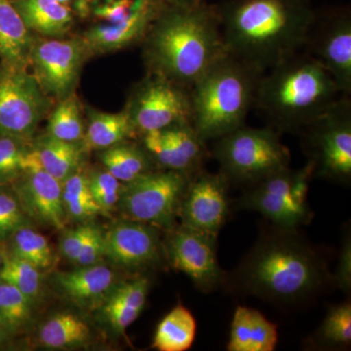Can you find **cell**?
Here are the masks:
<instances>
[{"label":"cell","instance_id":"obj_43","mask_svg":"<svg viewBox=\"0 0 351 351\" xmlns=\"http://www.w3.org/2000/svg\"><path fill=\"white\" fill-rule=\"evenodd\" d=\"M108 1H112V0H75V10L80 15L85 16L91 10L92 7L96 5V3Z\"/></svg>","mask_w":351,"mask_h":351},{"label":"cell","instance_id":"obj_35","mask_svg":"<svg viewBox=\"0 0 351 351\" xmlns=\"http://www.w3.org/2000/svg\"><path fill=\"white\" fill-rule=\"evenodd\" d=\"M316 339L320 345L329 348H341L350 345L351 304L343 302L331 307L324 321L316 332Z\"/></svg>","mask_w":351,"mask_h":351},{"label":"cell","instance_id":"obj_7","mask_svg":"<svg viewBox=\"0 0 351 351\" xmlns=\"http://www.w3.org/2000/svg\"><path fill=\"white\" fill-rule=\"evenodd\" d=\"M314 176L348 184L351 179V101L341 96L300 132Z\"/></svg>","mask_w":351,"mask_h":351},{"label":"cell","instance_id":"obj_20","mask_svg":"<svg viewBox=\"0 0 351 351\" xmlns=\"http://www.w3.org/2000/svg\"><path fill=\"white\" fill-rule=\"evenodd\" d=\"M55 280L69 300L83 306L103 302L115 285L112 270L100 263L59 272Z\"/></svg>","mask_w":351,"mask_h":351},{"label":"cell","instance_id":"obj_37","mask_svg":"<svg viewBox=\"0 0 351 351\" xmlns=\"http://www.w3.org/2000/svg\"><path fill=\"white\" fill-rule=\"evenodd\" d=\"M29 223L12 186H0V243L5 244L14 233Z\"/></svg>","mask_w":351,"mask_h":351},{"label":"cell","instance_id":"obj_23","mask_svg":"<svg viewBox=\"0 0 351 351\" xmlns=\"http://www.w3.org/2000/svg\"><path fill=\"white\" fill-rule=\"evenodd\" d=\"M149 291V280L145 276L113 286L101 302V311L108 324L117 334H123L144 311Z\"/></svg>","mask_w":351,"mask_h":351},{"label":"cell","instance_id":"obj_25","mask_svg":"<svg viewBox=\"0 0 351 351\" xmlns=\"http://www.w3.org/2000/svg\"><path fill=\"white\" fill-rule=\"evenodd\" d=\"M32 149L39 166L61 182L80 169L85 152L82 143L64 142L48 135L38 138Z\"/></svg>","mask_w":351,"mask_h":351},{"label":"cell","instance_id":"obj_24","mask_svg":"<svg viewBox=\"0 0 351 351\" xmlns=\"http://www.w3.org/2000/svg\"><path fill=\"white\" fill-rule=\"evenodd\" d=\"M25 27L45 38H62L73 24L71 7L58 0L12 1Z\"/></svg>","mask_w":351,"mask_h":351},{"label":"cell","instance_id":"obj_6","mask_svg":"<svg viewBox=\"0 0 351 351\" xmlns=\"http://www.w3.org/2000/svg\"><path fill=\"white\" fill-rule=\"evenodd\" d=\"M213 156L230 182L248 186L290 167V152L271 127L242 125L216 138Z\"/></svg>","mask_w":351,"mask_h":351},{"label":"cell","instance_id":"obj_44","mask_svg":"<svg viewBox=\"0 0 351 351\" xmlns=\"http://www.w3.org/2000/svg\"><path fill=\"white\" fill-rule=\"evenodd\" d=\"M166 6H189L199 3L203 0H158Z\"/></svg>","mask_w":351,"mask_h":351},{"label":"cell","instance_id":"obj_17","mask_svg":"<svg viewBox=\"0 0 351 351\" xmlns=\"http://www.w3.org/2000/svg\"><path fill=\"white\" fill-rule=\"evenodd\" d=\"M143 147L162 170L193 177L202 170L207 156L206 142L189 122L143 135Z\"/></svg>","mask_w":351,"mask_h":351},{"label":"cell","instance_id":"obj_34","mask_svg":"<svg viewBox=\"0 0 351 351\" xmlns=\"http://www.w3.org/2000/svg\"><path fill=\"white\" fill-rule=\"evenodd\" d=\"M0 279L15 286L32 302L38 299L43 288L40 269L5 251Z\"/></svg>","mask_w":351,"mask_h":351},{"label":"cell","instance_id":"obj_27","mask_svg":"<svg viewBox=\"0 0 351 351\" xmlns=\"http://www.w3.org/2000/svg\"><path fill=\"white\" fill-rule=\"evenodd\" d=\"M100 159L105 169L123 184H129L156 171L144 147L121 143L103 149Z\"/></svg>","mask_w":351,"mask_h":351},{"label":"cell","instance_id":"obj_31","mask_svg":"<svg viewBox=\"0 0 351 351\" xmlns=\"http://www.w3.org/2000/svg\"><path fill=\"white\" fill-rule=\"evenodd\" d=\"M4 246L7 253L32 263L38 269H49L54 263V253L49 241L31 225L17 230Z\"/></svg>","mask_w":351,"mask_h":351},{"label":"cell","instance_id":"obj_1","mask_svg":"<svg viewBox=\"0 0 351 351\" xmlns=\"http://www.w3.org/2000/svg\"><path fill=\"white\" fill-rule=\"evenodd\" d=\"M218 11L228 53L263 73L304 49L317 15L309 0H230Z\"/></svg>","mask_w":351,"mask_h":351},{"label":"cell","instance_id":"obj_33","mask_svg":"<svg viewBox=\"0 0 351 351\" xmlns=\"http://www.w3.org/2000/svg\"><path fill=\"white\" fill-rule=\"evenodd\" d=\"M34 304L20 290L0 279V320L12 335L24 331L32 321Z\"/></svg>","mask_w":351,"mask_h":351},{"label":"cell","instance_id":"obj_28","mask_svg":"<svg viewBox=\"0 0 351 351\" xmlns=\"http://www.w3.org/2000/svg\"><path fill=\"white\" fill-rule=\"evenodd\" d=\"M195 335L193 313L178 304L157 325L152 348L159 351H186L193 346Z\"/></svg>","mask_w":351,"mask_h":351},{"label":"cell","instance_id":"obj_30","mask_svg":"<svg viewBox=\"0 0 351 351\" xmlns=\"http://www.w3.org/2000/svg\"><path fill=\"white\" fill-rule=\"evenodd\" d=\"M64 214L69 221H83L105 214L94 199L88 176L77 170L62 182Z\"/></svg>","mask_w":351,"mask_h":351},{"label":"cell","instance_id":"obj_18","mask_svg":"<svg viewBox=\"0 0 351 351\" xmlns=\"http://www.w3.org/2000/svg\"><path fill=\"white\" fill-rule=\"evenodd\" d=\"M105 257L129 270L144 269L159 262L161 243L156 226L124 219L104 233Z\"/></svg>","mask_w":351,"mask_h":351},{"label":"cell","instance_id":"obj_29","mask_svg":"<svg viewBox=\"0 0 351 351\" xmlns=\"http://www.w3.org/2000/svg\"><path fill=\"white\" fill-rule=\"evenodd\" d=\"M91 331L87 323L75 314H55L40 327L39 343L53 350L80 348L87 345Z\"/></svg>","mask_w":351,"mask_h":351},{"label":"cell","instance_id":"obj_47","mask_svg":"<svg viewBox=\"0 0 351 351\" xmlns=\"http://www.w3.org/2000/svg\"><path fill=\"white\" fill-rule=\"evenodd\" d=\"M58 1L61 2L62 4H64V5L69 6L71 1L73 0H58Z\"/></svg>","mask_w":351,"mask_h":351},{"label":"cell","instance_id":"obj_40","mask_svg":"<svg viewBox=\"0 0 351 351\" xmlns=\"http://www.w3.org/2000/svg\"><path fill=\"white\" fill-rule=\"evenodd\" d=\"M135 0H112L92 7L95 17L104 24H115L130 12Z\"/></svg>","mask_w":351,"mask_h":351},{"label":"cell","instance_id":"obj_22","mask_svg":"<svg viewBox=\"0 0 351 351\" xmlns=\"http://www.w3.org/2000/svg\"><path fill=\"white\" fill-rule=\"evenodd\" d=\"M278 343V328L263 314L237 306L233 314L228 350L274 351Z\"/></svg>","mask_w":351,"mask_h":351},{"label":"cell","instance_id":"obj_8","mask_svg":"<svg viewBox=\"0 0 351 351\" xmlns=\"http://www.w3.org/2000/svg\"><path fill=\"white\" fill-rule=\"evenodd\" d=\"M313 177L308 161L300 169L286 168L250 184L237 207L258 212L277 228L298 230L313 217L307 197Z\"/></svg>","mask_w":351,"mask_h":351},{"label":"cell","instance_id":"obj_46","mask_svg":"<svg viewBox=\"0 0 351 351\" xmlns=\"http://www.w3.org/2000/svg\"><path fill=\"white\" fill-rule=\"evenodd\" d=\"M4 257H5V246L4 244L0 243V269L3 265Z\"/></svg>","mask_w":351,"mask_h":351},{"label":"cell","instance_id":"obj_42","mask_svg":"<svg viewBox=\"0 0 351 351\" xmlns=\"http://www.w3.org/2000/svg\"><path fill=\"white\" fill-rule=\"evenodd\" d=\"M334 283L341 290L348 293L351 288V239L350 235L343 240V248L339 255L338 269L332 277Z\"/></svg>","mask_w":351,"mask_h":351},{"label":"cell","instance_id":"obj_14","mask_svg":"<svg viewBox=\"0 0 351 351\" xmlns=\"http://www.w3.org/2000/svg\"><path fill=\"white\" fill-rule=\"evenodd\" d=\"M304 50L323 66L343 96L351 94V16L336 10L316 15Z\"/></svg>","mask_w":351,"mask_h":351},{"label":"cell","instance_id":"obj_45","mask_svg":"<svg viewBox=\"0 0 351 351\" xmlns=\"http://www.w3.org/2000/svg\"><path fill=\"white\" fill-rule=\"evenodd\" d=\"M11 336H13L12 332H11L8 327L0 320V348L8 341Z\"/></svg>","mask_w":351,"mask_h":351},{"label":"cell","instance_id":"obj_16","mask_svg":"<svg viewBox=\"0 0 351 351\" xmlns=\"http://www.w3.org/2000/svg\"><path fill=\"white\" fill-rule=\"evenodd\" d=\"M10 186L32 221L55 230H64L66 218L62 198V182L39 166L32 149L24 172Z\"/></svg>","mask_w":351,"mask_h":351},{"label":"cell","instance_id":"obj_38","mask_svg":"<svg viewBox=\"0 0 351 351\" xmlns=\"http://www.w3.org/2000/svg\"><path fill=\"white\" fill-rule=\"evenodd\" d=\"M88 181L94 199L105 214L117 207L125 184L119 181L106 169L91 173L88 176Z\"/></svg>","mask_w":351,"mask_h":351},{"label":"cell","instance_id":"obj_36","mask_svg":"<svg viewBox=\"0 0 351 351\" xmlns=\"http://www.w3.org/2000/svg\"><path fill=\"white\" fill-rule=\"evenodd\" d=\"M31 149L27 141L0 135V186H10L24 172Z\"/></svg>","mask_w":351,"mask_h":351},{"label":"cell","instance_id":"obj_12","mask_svg":"<svg viewBox=\"0 0 351 351\" xmlns=\"http://www.w3.org/2000/svg\"><path fill=\"white\" fill-rule=\"evenodd\" d=\"M90 53L82 38H45L34 41L29 56L32 75L52 100L75 94L85 60Z\"/></svg>","mask_w":351,"mask_h":351},{"label":"cell","instance_id":"obj_21","mask_svg":"<svg viewBox=\"0 0 351 351\" xmlns=\"http://www.w3.org/2000/svg\"><path fill=\"white\" fill-rule=\"evenodd\" d=\"M11 0H0V61L1 68L23 71L29 66L34 39Z\"/></svg>","mask_w":351,"mask_h":351},{"label":"cell","instance_id":"obj_2","mask_svg":"<svg viewBox=\"0 0 351 351\" xmlns=\"http://www.w3.org/2000/svg\"><path fill=\"white\" fill-rule=\"evenodd\" d=\"M298 230L263 232L223 285L276 304H292L319 292L332 277L326 263Z\"/></svg>","mask_w":351,"mask_h":351},{"label":"cell","instance_id":"obj_4","mask_svg":"<svg viewBox=\"0 0 351 351\" xmlns=\"http://www.w3.org/2000/svg\"><path fill=\"white\" fill-rule=\"evenodd\" d=\"M341 96L326 69L302 49L261 75L254 106L278 133L299 134Z\"/></svg>","mask_w":351,"mask_h":351},{"label":"cell","instance_id":"obj_10","mask_svg":"<svg viewBox=\"0 0 351 351\" xmlns=\"http://www.w3.org/2000/svg\"><path fill=\"white\" fill-rule=\"evenodd\" d=\"M137 134L193 123L191 91L156 73H149L132 94L127 105Z\"/></svg>","mask_w":351,"mask_h":351},{"label":"cell","instance_id":"obj_26","mask_svg":"<svg viewBox=\"0 0 351 351\" xmlns=\"http://www.w3.org/2000/svg\"><path fill=\"white\" fill-rule=\"evenodd\" d=\"M137 135L127 108L117 113L92 112L82 145L88 149H108Z\"/></svg>","mask_w":351,"mask_h":351},{"label":"cell","instance_id":"obj_3","mask_svg":"<svg viewBox=\"0 0 351 351\" xmlns=\"http://www.w3.org/2000/svg\"><path fill=\"white\" fill-rule=\"evenodd\" d=\"M149 73L189 88L228 53L218 6H166L144 39Z\"/></svg>","mask_w":351,"mask_h":351},{"label":"cell","instance_id":"obj_9","mask_svg":"<svg viewBox=\"0 0 351 351\" xmlns=\"http://www.w3.org/2000/svg\"><path fill=\"white\" fill-rule=\"evenodd\" d=\"M191 178L177 171H154L125 184L117 208L124 219L170 230Z\"/></svg>","mask_w":351,"mask_h":351},{"label":"cell","instance_id":"obj_32","mask_svg":"<svg viewBox=\"0 0 351 351\" xmlns=\"http://www.w3.org/2000/svg\"><path fill=\"white\" fill-rule=\"evenodd\" d=\"M82 113L75 94L58 101L48 121L47 135L64 142L82 143L85 126Z\"/></svg>","mask_w":351,"mask_h":351},{"label":"cell","instance_id":"obj_5","mask_svg":"<svg viewBox=\"0 0 351 351\" xmlns=\"http://www.w3.org/2000/svg\"><path fill=\"white\" fill-rule=\"evenodd\" d=\"M262 75L226 53L196 80L189 89L193 125L205 142L244 125Z\"/></svg>","mask_w":351,"mask_h":351},{"label":"cell","instance_id":"obj_15","mask_svg":"<svg viewBox=\"0 0 351 351\" xmlns=\"http://www.w3.org/2000/svg\"><path fill=\"white\" fill-rule=\"evenodd\" d=\"M230 181L200 170L193 176L180 205L182 225L218 237L230 214Z\"/></svg>","mask_w":351,"mask_h":351},{"label":"cell","instance_id":"obj_13","mask_svg":"<svg viewBox=\"0 0 351 351\" xmlns=\"http://www.w3.org/2000/svg\"><path fill=\"white\" fill-rule=\"evenodd\" d=\"M165 242L170 265L204 293L223 285L226 272L217 258V237L184 225L171 228Z\"/></svg>","mask_w":351,"mask_h":351},{"label":"cell","instance_id":"obj_41","mask_svg":"<svg viewBox=\"0 0 351 351\" xmlns=\"http://www.w3.org/2000/svg\"><path fill=\"white\" fill-rule=\"evenodd\" d=\"M105 257V242L104 233L100 228H95L86 243L82 247L80 255L75 262L78 267H87L101 262Z\"/></svg>","mask_w":351,"mask_h":351},{"label":"cell","instance_id":"obj_39","mask_svg":"<svg viewBox=\"0 0 351 351\" xmlns=\"http://www.w3.org/2000/svg\"><path fill=\"white\" fill-rule=\"evenodd\" d=\"M95 228L96 226L91 223H84L64 232L60 242V250L69 262L75 263L82 247L86 243Z\"/></svg>","mask_w":351,"mask_h":351},{"label":"cell","instance_id":"obj_19","mask_svg":"<svg viewBox=\"0 0 351 351\" xmlns=\"http://www.w3.org/2000/svg\"><path fill=\"white\" fill-rule=\"evenodd\" d=\"M165 7L158 0H135L123 20L115 24L93 25L83 34L82 41L90 55L112 52L143 43Z\"/></svg>","mask_w":351,"mask_h":351},{"label":"cell","instance_id":"obj_11","mask_svg":"<svg viewBox=\"0 0 351 351\" xmlns=\"http://www.w3.org/2000/svg\"><path fill=\"white\" fill-rule=\"evenodd\" d=\"M51 103L52 99L27 69L0 68V135L29 142Z\"/></svg>","mask_w":351,"mask_h":351}]
</instances>
